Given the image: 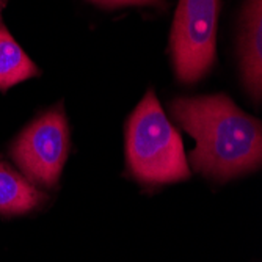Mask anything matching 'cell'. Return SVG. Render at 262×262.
<instances>
[{
  "instance_id": "obj_1",
  "label": "cell",
  "mask_w": 262,
  "mask_h": 262,
  "mask_svg": "<svg viewBox=\"0 0 262 262\" xmlns=\"http://www.w3.org/2000/svg\"><path fill=\"white\" fill-rule=\"evenodd\" d=\"M170 110L176 123L196 140V148L190 152V163L196 171L225 181L259 168L260 123L225 94L179 98Z\"/></svg>"
},
{
  "instance_id": "obj_2",
  "label": "cell",
  "mask_w": 262,
  "mask_h": 262,
  "mask_svg": "<svg viewBox=\"0 0 262 262\" xmlns=\"http://www.w3.org/2000/svg\"><path fill=\"white\" fill-rule=\"evenodd\" d=\"M130 173L145 184H166L190 176L182 140L165 116L154 91H148L126 126Z\"/></svg>"
},
{
  "instance_id": "obj_3",
  "label": "cell",
  "mask_w": 262,
  "mask_h": 262,
  "mask_svg": "<svg viewBox=\"0 0 262 262\" xmlns=\"http://www.w3.org/2000/svg\"><path fill=\"white\" fill-rule=\"evenodd\" d=\"M220 0H179L171 29L176 77L195 83L215 63Z\"/></svg>"
},
{
  "instance_id": "obj_4",
  "label": "cell",
  "mask_w": 262,
  "mask_h": 262,
  "mask_svg": "<svg viewBox=\"0 0 262 262\" xmlns=\"http://www.w3.org/2000/svg\"><path fill=\"white\" fill-rule=\"evenodd\" d=\"M69 151V129L58 105L29 124L10 149L13 160L32 182L54 187Z\"/></svg>"
},
{
  "instance_id": "obj_5",
  "label": "cell",
  "mask_w": 262,
  "mask_h": 262,
  "mask_svg": "<svg viewBox=\"0 0 262 262\" xmlns=\"http://www.w3.org/2000/svg\"><path fill=\"white\" fill-rule=\"evenodd\" d=\"M242 30V77L251 98L259 101L262 91V0H247Z\"/></svg>"
},
{
  "instance_id": "obj_6",
  "label": "cell",
  "mask_w": 262,
  "mask_h": 262,
  "mask_svg": "<svg viewBox=\"0 0 262 262\" xmlns=\"http://www.w3.org/2000/svg\"><path fill=\"white\" fill-rule=\"evenodd\" d=\"M44 193L16 170L0 162V213L19 215L33 210L44 201Z\"/></svg>"
},
{
  "instance_id": "obj_7",
  "label": "cell",
  "mask_w": 262,
  "mask_h": 262,
  "mask_svg": "<svg viewBox=\"0 0 262 262\" xmlns=\"http://www.w3.org/2000/svg\"><path fill=\"white\" fill-rule=\"evenodd\" d=\"M39 74L36 64L20 49L10 32L0 27V91Z\"/></svg>"
},
{
  "instance_id": "obj_8",
  "label": "cell",
  "mask_w": 262,
  "mask_h": 262,
  "mask_svg": "<svg viewBox=\"0 0 262 262\" xmlns=\"http://www.w3.org/2000/svg\"><path fill=\"white\" fill-rule=\"evenodd\" d=\"M105 8L113 7H124V5H151V7H163L166 5L165 0H93Z\"/></svg>"
}]
</instances>
